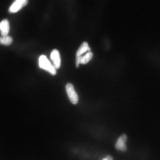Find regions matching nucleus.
<instances>
[{"label": "nucleus", "instance_id": "obj_1", "mask_svg": "<svg viewBox=\"0 0 160 160\" xmlns=\"http://www.w3.org/2000/svg\"><path fill=\"white\" fill-rule=\"evenodd\" d=\"M39 66L40 68L47 71L52 75H55L56 73V69L44 55H41L39 57Z\"/></svg>", "mask_w": 160, "mask_h": 160}, {"label": "nucleus", "instance_id": "obj_2", "mask_svg": "<svg viewBox=\"0 0 160 160\" xmlns=\"http://www.w3.org/2000/svg\"><path fill=\"white\" fill-rule=\"evenodd\" d=\"M65 89L71 102L73 104H76L78 102L79 97L73 85L70 83L67 84L65 86Z\"/></svg>", "mask_w": 160, "mask_h": 160}, {"label": "nucleus", "instance_id": "obj_3", "mask_svg": "<svg viewBox=\"0 0 160 160\" xmlns=\"http://www.w3.org/2000/svg\"><path fill=\"white\" fill-rule=\"evenodd\" d=\"M127 136L125 134L121 135L117 139L115 145L116 148L122 151H125L127 150L126 143L127 140Z\"/></svg>", "mask_w": 160, "mask_h": 160}, {"label": "nucleus", "instance_id": "obj_4", "mask_svg": "<svg viewBox=\"0 0 160 160\" xmlns=\"http://www.w3.org/2000/svg\"><path fill=\"white\" fill-rule=\"evenodd\" d=\"M50 58L53 65L56 69L59 68L61 65V58L60 53L56 49H54L51 52Z\"/></svg>", "mask_w": 160, "mask_h": 160}, {"label": "nucleus", "instance_id": "obj_5", "mask_svg": "<svg viewBox=\"0 0 160 160\" xmlns=\"http://www.w3.org/2000/svg\"><path fill=\"white\" fill-rule=\"evenodd\" d=\"M27 2V0H16L10 7L9 11L11 12H16L25 6Z\"/></svg>", "mask_w": 160, "mask_h": 160}, {"label": "nucleus", "instance_id": "obj_6", "mask_svg": "<svg viewBox=\"0 0 160 160\" xmlns=\"http://www.w3.org/2000/svg\"><path fill=\"white\" fill-rule=\"evenodd\" d=\"M9 23L7 19L2 20L0 24V30L1 35L2 36H7L9 30Z\"/></svg>", "mask_w": 160, "mask_h": 160}, {"label": "nucleus", "instance_id": "obj_7", "mask_svg": "<svg viewBox=\"0 0 160 160\" xmlns=\"http://www.w3.org/2000/svg\"><path fill=\"white\" fill-rule=\"evenodd\" d=\"M93 53L91 52H89L85 55L81 56L80 60V63L85 64H87L92 58Z\"/></svg>", "mask_w": 160, "mask_h": 160}, {"label": "nucleus", "instance_id": "obj_8", "mask_svg": "<svg viewBox=\"0 0 160 160\" xmlns=\"http://www.w3.org/2000/svg\"><path fill=\"white\" fill-rule=\"evenodd\" d=\"M89 47L88 44L87 42H83L77 50L76 56H81L88 50Z\"/></svg>", "mask_w": 160, "mask_h": 160}, {"label": "nucleus", "instance_id": "obj_9", "mask_svg": "<svg viewBox=\"0 0 160 160\" xmlns=\"http://www.w3.org/2000/svg\"><path fill=\"white\" fill-rule=\"evenodd\" d=\"M12 40V38L10 36H2L0 38V43L2 44L8 46L11 44Z\"/></svg>", "mask_w": 160, "mask_h": 160}, {"label": "nucleus", "instance_id": "obj_10", "mask_svg": "<svg viewBox=\"0 0 160 160\" xmlns=\"http://www.w3.org/2000/svg\"><path fill=\"white\" fill-rule=\"evenodd\" d=\"M102 160H113L112 157L110 155H107Z\"/></svg>", "mask_w": 160, "mask_h": 160}, {"label": "nucleus", "instance_id": "obj_11", "mask_svg": "<svg viewBox=\"0 0 160 160\" xmlns=\"http://www.w3.org/2000/svg\"></svg>", "mask_w": 160, "mask_h": 160}]
</instances>
